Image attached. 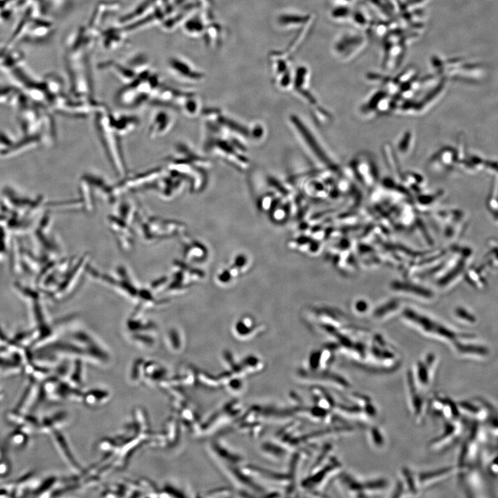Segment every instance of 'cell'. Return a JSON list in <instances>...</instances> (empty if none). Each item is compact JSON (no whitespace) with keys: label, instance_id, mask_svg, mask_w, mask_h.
Listing matches in <instances>:
<instances>
[{"label":"cell","instance_id":"2","mask_svg":"<svg viewBox=\"0 0 498 498\" xmlns=\"http://www.w3.org/2000/svg\"><path fill=\"white\" fill-rule=\"evenodd\" d=\"M339 490L351 497H371L385 492L389 486L383 477L360 478L342 470L337 477Z\"/></svg>","mask_w":498,"mask_h":498},{"label":"cell","instance_id":"13","mask_svg":"<svg viewBox=\"0 0 498 498\" xmlns=\"http://www.w3.org/2000/svg\"><path fill=\"white\" fill-rule=\"evenodd\" d=\"M397 481L401 484L405 497L416 496L421 492L416 477V472L408 467L401 468Z\"/></svg>","mask_w":498,"mask_h":498},{"label":"cell","instance_id":"8","mask_svg":"<svg viewBox=\"0 0 498 498\" xmlns=\"http://www.w3.org/2000/svg\"><path fill=\"white\" fill-rule=\"evenodd\" d=\"M129 34L117 22L106 27L100 34L98 44L105 51L117 50L125 46Z\"/></svg>","mask_w":498,"mask_h":498},{"label":"cell","instance_id":"5","mask_svg":"<svg viewBox=\"0 0 498 498\" xmlns=\"http://www.w3.org/2000/svg\"><path fill=\"white\" fill-rule=\"evenodd\" d=\"M122 10V3L116 0H102L98 2L85 25L95 35L111 24L114 18H118Z\"/></svg>","mask_w":498,"mask_h":498},{"label":"cell","instance_id":"11","mask_svg":"<svg viewBox=\"0 0 498 498\" xmlns=\"http://www.w3.org/2000/svg\"><path fill=\"white\" fill-rule=\"evenodd\" d=\"M167 67L173 76L181 80H196L202 77V74L187 59L179 55L169 57Z\"/></svg>","mask_w":498,"mask_h":498},{"label":"cell","instance_id":"12","mask_svg":"<svg viewBox=\"0 0 498 498\" xmlns=\"http://www.w3.org/2000/svg\"><path fill=\"white\" fill-rule=\"evenodd\" d=\"M452 467L416 472L417 483L420 491L430 488L439 481L449 476L454 471Z\"/></svg>","mask_w":498,"mask_h":498},{"label":"cell","instance_id":"16","mask_svg":"<svg viewBox=\"0 0 498 498\" xmlns=\"http://www.w3.org/2000/svg\"><path fill=\"white\" fill-rule=\"evenodd\" d=\"M310 18L306 16L293 13L282 14L279 19V24L282 26H296L305 24Z\"/></svg>","mask_w":498,"mask_h":498},{"label":"cell","instance_id":"15","mask_svg":"<svg viewBox=\"0 0 498 498\" xmlns=\"http://www.w3.org/2000/svg\"><path fill=\"white\" fill-rule=\"evenodd\" d=\"M367 436L371 446L377 450H381L386 445L385 434L378 426H371L367 430Z\"/></svg>","mask_w":498,"mask_h":498},{"label":"cell","instance_id":"9","mask_svg":"<svg viewBox=\"0 0 498 498\" xmlns=\"http://www.w3.org/2000/svg\"><path fill=\"white\" fill-rule=\"evenodd\" d=\"M201 5L196 1L188 2L176 9L159 26L164 33H172L181 27L185 20L194 12L201 8Z\"/></svg>","mask_w":498,"mask_h":498},{"label":"cell","instance_id":"3","mask_svg":"<svg viewBox=\"0 0 498 498\" xmlns=\"http://www.w3.org/2000/svg\"><path fill=\"white\" fill-rule=\"evenodd\" d=\"M335 412L340 418L369 422L378 416V409L373 400L362 393H353L336 400Z\"/></svg>","mask_w":498,"mask_h":498},{"label":"cell","instance_id":"4","mask_svg":"<svg viewBox=\"0 0 498 498\" xmlns=\"http://www.w3.org/2000/svg\"><path fill=\"white\" fill-rule=\"evenodd\" d=\"M144 311L137 310L127 320L126 331L133 342L150 347L156 344L158 326L156 323L142 314Z\"/></svg>","mask_w":498,"mask_h":498},{"label":"cell","instance_id":"7","mask_svg":"<svg viewBox=\"0 0 498 498\" xmlns=\"http://www.w3.org/2000/svg\"><path fill=\"white\" fill-rule=\"evenodd\" d=\"M436 362L434 355L427 354L418 359L414 366L409 368L415 382L425 391L432 385L436 372Z\"/></svg>","mask_w":498,"mask_h":498},{"label":"cell","instance_id":"14","mask_svg":"<svg viewBox=\"0 0 498 498\" xmlns=\"http://www.w3.org/2000/svg\"><path fill=\"white\" fill-rule=\"evenodd\" d=\"M181 28L187 36L196 37L205 33V17L196 12L185 20Z\"/></svg>","mask_w":498,"mask_h":498},{"label":"cell","instance_id":"1","mask_svg":"<svg viewBox=\"0 0 498 498\" xmlns=\"http://www.w3.org/2000/svg\"><path fill=\"white\" fill-rule=\"evenodd\" d=\"M97 40L81 26L64 40V59L73 95L88 98L93 91L91 56Z\"/></svg>","mask_w":498,"mask_h":498},{"label":"cell","instance_id":"10","mask_svg":"<svg viewBox=\"0 0 498 498\" xmlns=\"http://www.w3.org/2000/svg\"><path fill=\"white\" fill-rule=\"evenodd\" d=\"M167 0H138L133 6L124 12H122L116 22L120 25L131 23L154 9L160 6Z\"/></svg>","mask_w":498,"mask_h":498},{"label":"cell","instance_id":"6","mask_svg":"<svg viewBox=\"0 0 498 498\" xmlns=\"http://www.w3.org/2000/svg\"><path fill=\"white\" fill-rule=\"evenodd\" d=\"M405 388L410 414L417 425H421L427 416L429 400L426 398V391L415 382L409 368L405 374Z\"/></svg>","mask_w":498,"mask_h":498}]
</instances>
